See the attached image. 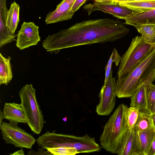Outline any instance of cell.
Segmentation results:
<instances>
[{
    "mask_svg": "<svg viewBox=\"0 0 155 155\" xmlns=\"http://www.w3.org/2000/svg\"><path fill=\"white\" fill-rule=\"evenodd\" d=\"M125 23L108 18L90 19L78 22L57 33L49 35L42 42L51 54L78 46L114 42L124 37L130 30Z\"/></svg>",
    "mask_w": 155,
    "mask_h": 155,
    "instance_id": "obj_1",
    "label": "cell"
},
{
    "mask_svg": "<svg viewBox=\"0 0 155 155\" xmlns=\"http://www.w3.org/2000/svg\"><path fill=\"white\" fill-rule=\"evenodd\" d=\"M155 80V49L125 76L118 78L116 94L119 98L131 97L143 83Z\"/></svg>",
    "mask_w": 155,
    "mask_h": 155,
    "instance_id": "obj_2",
    "label": "cell"
},
{
    "mask_svg": "<svg viewBox=\"0 0 155 155\" xmlns=\"http://www.w3.org/2000/svg\"><path fill=\"white\" fill-rule=\"evenodd\" d=\"M127 108L123 103L118 106L106 123L100 137L102 147L111 153H116L129 130L126 118Z\"/></svg>",
    "mask_w": 155,
    "mask_h": 155,
    "instance_id": "obj_3",
    "label": "cell"
},
{
    "mask_svg": "<svg viewBox=\"0 0 155 155\" xmlns=\"http://www.w3.org/2000/svg\"><path fill=\"white\" fill-rule=\"evenodd\" d=\"M155 49V44L146 41L142 36L132 39L128 48L121 57L117 72L118 78L124 77Z\"/></svg>",
    "mask_w": 155,
    "mask_h": 155,
    "instance_id": "obj_4",
    "label": "cell"
},
{
    "mask_svg": "<svg viewBox=\"0 0 155 155\" xmlns=\"http://www.w3.org/2000/svg\"><path fill=\"white\" fill-rule=\"evenodd\" d=\"M35 91L32 84H26L20 90L19 95L26 118V124L32 131L38 134L45 122L37 100Z\"/></svg>",
    "mask_w": 155,
    "mask_h": 155,
    "instance_id": "obj_5",
    "label": "cell"
},
{
    "mask_svg": "<svg viewBox=\"0 0 155 155\" xmlns=\"http://www.w3.org/2000/svg\"><path fill=\"white\" fill-rule=\"evenodd\" d=\"M51 147L66 146L74 148L80 153H90L99 151L101 147L94 138L86 134L81 137L53 132L49 139Z\"/></svg>",
    "mask_w": 155,
    "mask_h": 155,
    "instance_id": "obj_6",
    "label": "cell"
},
{
    "mask_svg": "<svg viewBox=\"0 0 155 155\" xmlns=\"http://www.w3.org/2000/svg\"><path fill=\"white\" fill-rule=\"evenodd\" d=\"M3 139L6 144L16 147L31 149L35 139L30 134L18 127L17 124L2 122L0 124Z\"/></svg>",
    "mask_w": 155,
    "mask_h": 155,
    "instance_id": "obj_7",
    "label": "cell"
},
{
    "mask_svg": "<svg viewBox=\"0 0 155 155\" xmlns=\"http://www.w3.org/2000/svg\"><path fill=\"white\" fill-rule=\"evenodd\" d=\"M113 71L107 81L104 83L99 94V101L96 111L99 115H109L114 109L116 104V81L112 76Z\"/></svg>",
    "mask_w": 155,
    "mask_h": 155,
    "instance_id": "obj_8",
    "label": "cell"
},
{
    "mask_svg": "<svg viewBox=\"0 0 155 155\" xmlns=\"http://www.w3.org/2000/svg\"><path fill=\"white\" fill-rule=\"evenodd\" d=\"M39 27L32 22H24L17 35L16 45L20 50L37 45L41 40Z\"/></svg>",
    "mask_w": 155,
    "mask_h": 155,
    "instance_id": "obj_9",
    "label": "cell"
},
{
    "mask_svg": "<svg viewBox=\"0 0 155 155\" xmlns=\"http://www.w3.org/2000/svg\"><path fill=\"white\" fill-rule=\"evenodd\" d=\"M83 8L87 11L89 15L95 11H99L125 20L134 13L131 10L120 6L118 3H101L95 2L84 5Z\"/></svg>",
    "mask_w": 155,
    "mask_h": 155,
    "instance_id": "obj_10",
    "label": "cell"
},
{
    "mask_svg": "<svg viewBox=\"0 0 155 155\" xmlns=\"http://www.w3.org/2000/svg\"><path fill=\"white\" fill-rule=\"evenodd\" d=\"M115 153L118 155H143L135 129L128 130Z\"/></svg>",
    "mask_w": 155,
    "mask_h": 155,
    "instance_id": "obj_11",
    "label": "cell"
},
{
    "mask_svg": "<svg viewBox=\"0 0 155 155\" xmlns=\"http://www.w3.org/2000/svg\"><path fill=\"white\" fill-rule=\"evenodd\" d=\"M76 0H63L56 6V9L47 15L45 20L46 24L70 20L74 14L72 11Z\"/></svg>",
    "mask_w": 155,
    "mask_h": 155,
    "instance_id": "obj_12",
    "label": "cell"
},
{
    "mask_svg": "<svg viewBox=\"0 0 155 155\" xmlns=\"http://www.w3.org/2000/svg\"><path fill=\"white\" fill-rule=\"evenodd\" d=\"M3 119L9 122L17 124L19 123H27V120L21 104L13 102L5 103L2 113Z\"/></svg>",
    "mask_w": 155,
    "mask_h": 155,
    "instance_id": "obj_13",
    "label": "cell"
},
{
    "mask_svg": "<svg viewBox=\"0 0 155 155\" xmlns=\"http://www.w3.org/2000/svg\"><path fill=\"white\" fill-rule=\"evenodd\" d=\"M118 4L120 6L137 13L144 12L155 9V0H127L120 2Z\"/></svg>",
    "mask_w": 155,
    "mask_h": 155,
    "instance_id": "obj_14",
    "label": "cell"
},
{
    "mask_svg": "<svg viewBox=\"0 0 155 155\" xmlns=\"http://www.w3.org/2000/svg\"><path fill=\"white\" fill-rule=\"evenodd\" d=\"M148 84L145 83L142 84L130 97V107L138 108L140 111L148 112L147 91Z\"/></svg>",
    "mask_w": 155,
    "mask_h": 155,
    "instance_id": "obj_15",
    "label": "cell"
},
{
    "mask_svg": "<svg viewBox=\"0 0 155 155\" xmlns=\"http://www.w3.org/2000/svg\"><path fill=\"white\" fill-rule=\"evenodd\" d=\"M147 20L155 25V9L144 12H134L125 20L124 23L135 27L144 24Z\"/></svg>",
    "mask_w": 155,
    "mask_h": 155,
    "instance_id": "obj_16",
    "label": "cell"
},
{
    "mask_svg": "<svg viewBox=\"0 0 155 155\" xmlns=\"http://www.w3.org/2000/svg\"><path fill=\"white\" fill-rule=\"evenodd\" d=\"M11 59L10 57L6 58L0 53V85H7L12 80L13 75Z\"/></svg>",
    "mask_w": 155,
    "mask_h": 155,
    "instance_id": "obj_17",
    "label": "cell"
},
{
    "mask_svg": "<svg viewBox=\"0 0 155 155\" xmlns=\"http://www.w3.org/2000/svg\"><path fill=\"white\" fill-rule=\"evenodd\" d=\"M137 133L142 152L143 155H146L151 144L155 138V128L153 126Z\"/></svg>",
    "mask_w": 155,
    "mask_h": 155,
    "instance_id": "obj_18",
    "label": "cell"
},
{
    "mask_svg": "<svg viewBox=\"0 0 155 155\" xmlns=\"http://www.w3.org/2000/svg\"><path fill=\"white\" fill-rule=\"evenodd\" d=\"M20 6L14 1L10 5L7 13L6 26L15 33L19 21Z\"/></svg>",
    "mask_w": 155,
    "mask_h": 155,
    "instance_id": "obj_19",
    "label": "cell"
},
{
    "mask_svg": "<svg viewBox=\"0 0 155 155\" xmlns=\"http://www.w3.org/2000/svg\"><path fill=\"white\" fill-rule=\"evenodd\" d=\"M137 31L147 42L155 44V25L146 20L143 24L135 26Z\"/></svg>",
    "mask_w": 155,
    "mask_h": 155,
    "instance_id": "obj_20",
    "label": "cell"
},
{
    "mask_svg": "<svg viewBox=\"0 0 155 155\" xmlns=\"http://www.w3.org/2000/svg\"><path fill=\"white\" fill-rule=\"evenodd\" d=\"M152 116L147 112L140 111L134 129L137 132L143 131L153 127Z\"/></svg>",
    "mask_w": 155,
    "mask_h": 155,
    "instance_id": "obj_21",
    "label": "cell"
},
{
    "mask_svg": "<svg viewBox=\"0 0 155 155\" xmlns=\"http://www.w3.org/2000/svg\"><path fill=\"white\" fill-rule=\"evenodd\" d=\"M140 110L138 108L130 107H128L126 112V118L129 130L134 129Z\"/></svg>",
    "mask_w": 155,
    "mask_h": 155,
    "instance_id": "obj_22",
    "label": "cell"
},
{
    "mask_svg": "<svg viewBox=\"0 0 155 155\" xmlns=\"http://www.w3.org/2000/svg\"><path fill=\"white\" fill-rule=\"evenodd\" d=\"M121 59L117 50L114 48L110 57L105 68V75L104 83L107 81L111 72L113 63L114 62L116 66H117L120 63Z\"/></svg>",
    "mask_w": 155,
    "mask_h": 155,
    "instance_id": "obj_23",
    "label": "cell"
},
{
    "mask_svg": "<svg viewBox=\"0 0 155 155\" xmlns=\"http://www.w3.org/2000/svg\"><path fill=\"white\" fill-rule=\"evenodd\" d=\"M47 149L54 155H75L80 153L76 149L66 146L48 148Z\"/></svg>",
    "mask_w": 155,
    "mask_h": 155,
    "instance_id": "obj_24",
    "label": "cell"
},
{
    "mask_svg": "<svg viewBox=\"0 0 155 155\" xmlns=\"http://www.w3.org/2000/svg\"><path fill=\"white\" fill-rule=\"evenodd\" d=\"M147 111L150 114L155 102V85L153 83L147 85Z\"/></svg>",
    "mask_w": 155,
    "mask_h": 155,
    "instance_id": "obj_25",
    "label": "cell"
},
{
    "mask_svg": "<svg viewBox=\"0 0 155 155\" xmlns=\"http://www.w3.org/2000/svg\"><path fill=\"white\" fill-rule=\"evenodd\" d=\"M46 149L45 148L41 147L38 149L37 152H36L33 150L29 151L27 154L30 155H53L50 153L47 150L45 151V150Z\"/></svg>",
    "mask_w": 155,
    "mask_h": 155,
    "instance_id": "obj_26",
    "label": "cell"
},
{
    "mask_svg": "<svg viewBox=\"0 0 155 155\" xmlns=\"http://www.w3.org/2000/svg\"><path fill=\"white\" fill-rule=\"evenodd\" d=\"M87 1V0H76L72 8L73 12L74 13L85 3Z\"/></svg>",
    "mask_w": 155,
    "mask_h": 155,
    "instance_id": "obj_27",
    "label": "cell"
},
{
    "mask_svg": "<svg viewBox=\"0 0 155 155\" xmlns=\"http://www.w3.org/2000/svg\"><path fill=\"white\" fill-rule=\"evenodd\" d=\"M146 155H155V138L151 144Z\"/></svg>",
    "mask_w": 155,
    "mask_h": 155,
    "instance_id": "obj_28",
    "label": "cell"
},
{
    "mask_svg": "<svg viewBox=\"0 0 155 155\" xmlns=\"http://www.w3.org/2000/svg\"><path fill=\"white\" fill-rule=\"evenodd\" d=\"M95 2L101 3H112V0H94Z\"/></svg>",
    "mask_w": 155,
    "mask_h": 155,
    "instance_id": "obj_29",
    "label": "cell"
},
{
    "mask_svg": "<svg viewBox=\"0 0 155 155\" xmlns=\"http://www.w3.org/2000/svg\"><path fill=\"white\" fill-rule=\"evenodd\" d=\"M10 155H24L25 154L24 153V151L23 149H21L20 150L17 151L14 153H13L10 154Z\"/></svg>",
    "mask_w": 155,
    "mask_h": 155,
    "instance_id": "obj_30",
    "label": "cell"
},
{
    "mask_svg": "<svg viewBox=\"0 0 155 155\" xmlns=\"http://www.w3.org/2000/svg\"><path fill=\"white\" fill-rule=\"evenodd\" d=\"M155 114V102L154 103L152 111L150 114L151 115H153Z\"/></svg>",
    "mask_w": 155,
    "mask_h": 155,
    "instance_id": "obj_31",
    "label": "cell"
},
{
    "mask_svg": "<svg viewBox=\"0 0 155 155\" xmlns=\"http://www.w3.org/2000/svg\"><path fill=\"white\" fill-rule=\"evenodd\" d=\"M152 116L153 125L154 127L155 128V114Z\"/></svg>",
    "mask_w": 155,
    "mask_h": 155,
    "instance_id": "obj_32",
    "label": "cell"
},
{
    "mask_svg": "<svg viewBox=\"0 0 155 155\" xmlns=\"http://www.w3.org/2000/svg\"><path fill=\"white\" fill-rule=\"evenodd\" d=\"M119 0H112V3H118Z\"/></svg>",
    "mask_w": 155,
    "mask_h": 155,
    "instance_id": "obj_33",
    "label": "cell"
},
{
    "mask_svg": "<svg viewBox=\"0 0 155 155\" xmlns=\"http://www.w3.org/2000/svg\"><path fill=\"white\" fill-rule=\"evenodd\" d=\"M67 119V118L66 117H65L63 118V120L64 121L66 122Z\"/></svg>",
    "mask_w": 155,
    "mask_h": 155,
    "instance_id": "obj_34",
    "label": "cell"
},
{
    "mask_svg": "<svg viewBox=\"0 0 155 155\" xmlns=\"http://www.w3.org/2000/svg\"><path fill=\"white\" fill-rule=\"evenodd\" d=\"M129 1H142L144 0H128Z\"/></svg>",
    "mask_w": 155,
    "mask_h": 155,
    "instance_id": "obj_35",
    "label": "cell"
},
{
    "mask_svg": "<svg viewBox=\"0 0 155 155\" xmlns=\"http://www.w3.org/2000/svg\"><path fill=\"white\" fill-rule=\"evenodd\" d=\"M127 0H119V2H121V1H127Z\"/></svg>",
    "mask_w": 155,
    "mask_h": 155,
    "instance_id": "obj_36",
    "label": "cell"
}]
</instances>
